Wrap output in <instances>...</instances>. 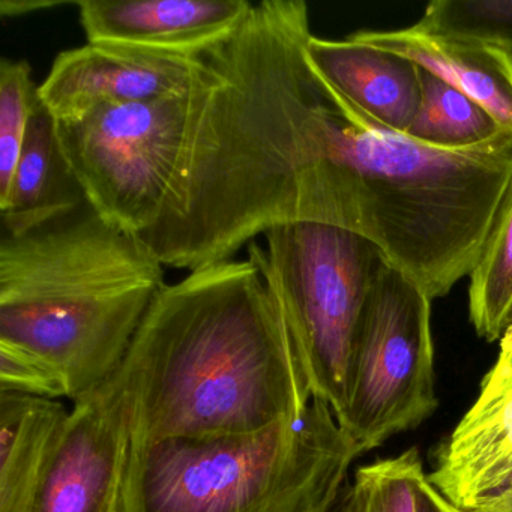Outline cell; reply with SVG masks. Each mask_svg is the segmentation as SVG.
I'll list each match as a JSON object with an SVG mask.
<instances>
[{
	"label": "cell",
	"mask_w": 512,
	"mask_h": 512,
	"mask_svg": "<svg viewBox=\"0 0 512 512\" xmlns=\"http://www.w3.org/2000/svg\"><path fill=\"white\" fill-rule=\"evenodd\" d=\"M469 278L470 322L488 343L500 340L512 314V187Z\"/></svg>",
	"instance_id": "16"
},
{
	"label": "cell",
	"mask_w": 512,
	"mask_h": 512,
	"mask_svg": "<svg viewBox=\"0 0 512 512\" xmlns=\"http://www.w3.org/2000/svg\"><path fill=\"white\" fill-rule=\"evenodd\" d=\"M26 61H0V203L7 199L28 133L41 103Z\"/></svg>",
	"instance_id": "19"
},
{
	"label": "cell",
	"mask_w": 512,
	"mask_h": 512,
	"mask_svg": "<svg viewBox=\"0 0 512 512\" xmlns=\"http://www.w3.org/2000/svg\"><path fill=\"white\" fill-rule=\"evenodd\" d=\"M509 326H512V314H511V320H509L508 328H509Z\"/></svg>",
	"instance_id": "23"
},
{
	"label": "cell",
	"mask_w": 512,
	"mask_h": 512,
	"mask_svg": "<svg viewBox=\"0 0 512 512\" xmlns=\"http://www.w3.org/2000/svg\"><path fill=\"white\" fill-rule=\"evenodd\" d=\"M68 413L61 400L0 391V512H37Z\"/></svg>",
	"instance_id": "14"
},
{
	"label": "cell",
	"mask_w": 512,
	"mask_h": 512,
	"mask_svg": "<svg viewBox=\"0 0 512 512\" xmlns=\"http://www.w3.org/2000/svg\"><path fill=\"white\" fill-rule=\"evenodd\" d=\"M418 512H464L452 505L433 484L428 475L419 485Z\"/></svg>",
	"instance_id": "20"
},
{
	"label": "cell",
	"mask_w": 512,
	"mask_h": 512,
	"mask_svg": "<svg viewBox=\"0 0 512 512\" xmlns=\"http://www.w3.org/2000/svg\"><path fill=\"white\" fill-rule=\"evenodd\" d=\"M140 236L91 206L0 239V347L43 365L76 403L112 379L164 289Z\"/></svg>",
	"instance_id": "2"
},
{
	"label": "cell",
	"mask_w": 512,
	"mask_h": 512,
	"mask_svg": "<svg viewBox=\"0 0 512 512\" xmlns=\"http://www.w3.org/2000/svg\"><path fill=\"white\" fill-rule=\"evenodd\" d=\"M205 70V58H173L88 43L56 56L38 94L56 121L73 122L106 104L124 106L187 94Z\"/></svg>",
	"instance_id": "8"
},
{
	"label": "cell",
	"mask_w": 512,
	"mask_h": 512,
	"mask_svg": "<svg viewBox=\"0 0 512 512\" xmlns=\"http://www.w3.org/2000/svg\"><path fill=\"white\" fill-rule=\"evenodd\" d=\"M478 397L437 452L428 479L464 512L487 508L512 491V326Z\"/></svg>",
	"instance_id": "9"
},
{
	"label": "cell",
	"mask_w": 512,
	"mask_h": 512,
	"mask_svg": "<svg viewBox=\"0 0 512 512\" xmlns=\"http://www.w3.org/2000/svg\"><path fill=\"white\" fill-rule=\"evenodd\" d=\"M86 205L59 143L58 122L40 103L29 122L10 193L0 203L2 235H26Z\"/></svg>",
	"instance_id": "13"
},
{
	"label": "cell",
	"mask_w": 512,
	"mask_h": 512,
	"mask_svg": "<svg viewBox=\"0 0 512 512\" xmlns=\"http://www.w3.org/2000/svg\"><path fill=\"white\" fill-rule=\"evenodd\" d=\"M196 86L184 95L106 104L77 121H56L86 202L110 226L136 236L154 226L187 134Z\"/></svg>",
	"instance_id": "6"
},
{
	"label": "cell",
	"mask_w": 512,
	"mask_h": 512,
	"mask_svg": "<svg viewBox=\"0 0 512 512\" xmlns=\"http://www.w3.org/2000/svg\"><path fill=\"white\" fill-rule=\"evenodd\" d=\"M425 476L416 448L359 466L338 512H418L419 485Z\"/></svg>",
	"instance_id": "17"
},
{
	"label": "cell",
	"mask_w": 512,
	"mask_h": 512,
	"mask_svg": "<svg viewBox=\"0 0 512 512\" xmlns=\"http://www.w3.org/2000/svg\"><path fill=\"white\" fill-rule=\"evenodd\" d=\"M437 404L431 299L382 257L356 329L340 425L362 455L418 428Z\"/></svg>",
	"instance_id": "5"
},
{
	"label": "cell",
	"mask_w": 512,
	"mask_h": 512,
	"mask_svg": "<svg viewBox=\"0 0 512 512\" xmlns=\"http://www.w3.org/2000/svg\"><path fill=\"white\" fill-rule=\"evenodd\" d=\"M130 445L127 395L118 371L68 413L37 512H121Z\"/></svg>",
	"instance_id": "7"
},
{
	"label": "cell",
	"mask_w": 512,
	"mask_h": 512,
	"mask_svg": "<svg viewBox=\"0 0 512 512\" xmlns=\"http://www.w3.org/2000/svg\"><path fill=\"white\" fill-rule=\"evenodd\" d=\"M67 2L58 0H2L0 2V14L4 17L25 16L34 11L50 10V8L62 7Z\"/></svg>",
	"instance_id": "21"
},
{
	"label": "cell",
	"mask_w": 512,
	"mask_h": 512,
	"mask_svg": "<svg viewBox=\"0 0 512 512\" xmlns=\"http://www.w3.org/2000/svg\"><path fill=\"white\" fill-rule=\"evenodd\" d=\"M359 457L331 407L256 433L130 449L121 512H334Z\"/></svg>",
	"instance_id": "3"
},
{
	"label": "cell",
	"mask_w": 512,
	"mask_h": 512,
	"mask_svg": "<svg viewBox=\"0 0 512 512\" xmlns=\"http://www.w3.org/2000/svg\"><path fill=\"white\" fill-rule=\"evenodd\" d=\"M418 113L407 136L431 148L460 151L490 142L503 130L478 103L419 68Z\"/></svg>",
	"instance_id": "15"
},
{
	"label": "cell",
	"mask_w": 512,
	"mask_h": 512,
	"mask_svg": "<svg viewBox=\"0 0 512 512\" xmlns=\"http://www.w3.org/2000/svg\"><path fill=\"white\" fill-rule=\"evenodd\" d=\"M265 238L266 247L248 244V260L280 305L313 397L340 422L356 329L382 254L362 236L325 224H283Z\"/></svg>",
	"instance_id": "4"
},
{
	"label": "cell",
	"mask_w": 512,
	"mask_h": 512,
	"mask_svg": "<svg viewBox=\"0 0 512 512\" xmlns=\"http://www.w3.org/2000/svg\"><path fill=\"white\" fill-rule=\"evenodd\" d=\"M350 38L430 71L478 103L503 130L512 131V59L499 50L464 38L431 34L416 25L398 31H361Z\"/></svg>",
	"instance_id": "12"
},
{
	"label": "cell",
	"mask_w": 512,
	"mask_h": 512,
	"mask_svg": "<svg viewBox=\"0 0 512 512\" xmlns=\"http://www.w3.org/2000/svg\"><path fill=\"white\" fill-rule=\"evenodd\" d=\"M305 55L320 79L359 113L395 133L409 131L421 98L418 65L350 37L311 35Z\"/></svg>",
	"instance_id": "11"
},
{
	"label": "cell",
	"mask_w": 512,
	"mask_h": 512,
	"mask_svg": "<svg viewBox=\"0 0 512 512\" xmlns=\"http://www.w3.org/2000/svg\"><path fill=\"white\" fill-rule=\"evenodd\" d=\"M475 512H512V491L497 502L491 503L487 508Z\"/></svg>",
	"instance_id": "22"
},
{
	"label": "cell",
	"mask_w": 512,
	"mask_h": 512,
	"mask_svg": "<svg viewBox=\"0 0 512 512\" xmlns=\"http://www.w3.org/2000/svg\"><path fill=\"white\" fill-rule=\"evenodd\" d=\"M88 43L173 58L202 59L232 40L248 0H82Z\"/></svg>",
	"instance_id": "10"
},
{
	"label": "cell",
	"mask_w": 512,
	"mask_h": 512,
	"mask_svg": "<svg viewBox=\"0 0 512 512\" xmlns=\"http://www.w3.org/2000/svg\"><path fill=\"white\" fill-rule=\"evenodd\" d=\"M119 376L130 449L256 433L298 418L314 400L280 305L248 259L166 284Z\"/></svg>",
	"instance_id": "1"
},
{
	"label": "cell",
	"mask_w": 512,
	"mask_h": 512,
	"mask_svg": "<svg viewBox=\"0 0 512 512\" xmlns=\"http://www.w3.org/2000/svg\"><path fill=\"white\" fill-rule=\"evenodd\" d=\"M416 26L487 44L512 59V0H436Z\"/></svg>",
	"instance_id": "18"
}]
</instances>
